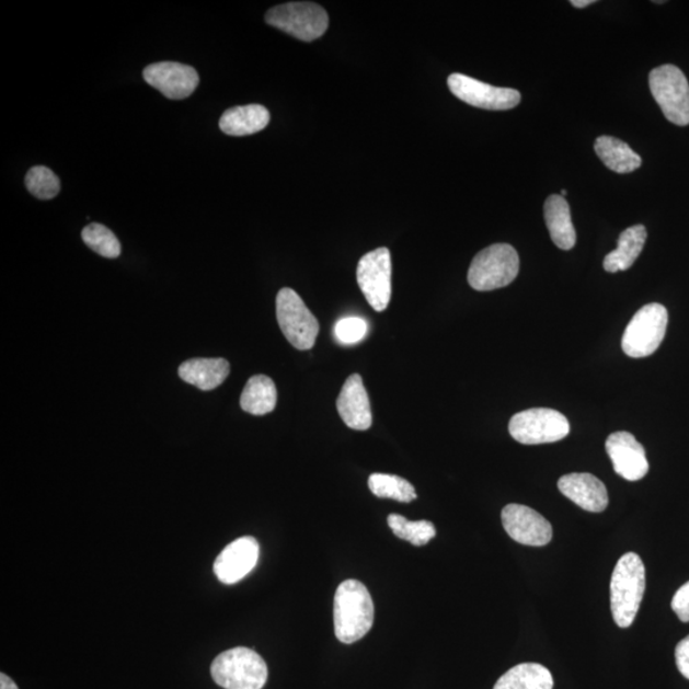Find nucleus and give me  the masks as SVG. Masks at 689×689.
<instances>
[{
	"label": "nucleus",
	"mask_w": 689,
	"mask_h": 689,
	"mask_svg": "<svg viewBox=\"0 0 689 689\" xmlns=\"http://www.w3.org/2000/svg\"><path fill=\"white\" fill-rule=\"evenodd\" d=\"M615 471L629 482H638L648 472L645 448L629 432H616L606 443Z\"/></svg>",
	"instance_id": "4468645a"
},
{
	"label": "nucleus",
	"mask_w": 689,
	"mask_h": 689,
	"mask_svg": "<svg viewBox=\"0 0 689 689\" xmlns=\"http://www.w3.org/2000/svg\"><path fill=\"white\" fill-rule=\"evenodd\" d=\"M82 240L90 250L103 255L105 259H118L122 246L118 238L115 237L111 229L102 226V223H90L82 230Z\"/></svg>",
	"instance_id": "bb28decb"
},
{
	"label": "nucleus",
	"mask_w": 689,
	"mask_h": 689,
	"mask_svg": "<svg viewBox=\"0 0 689 689\" xmlns=\"http://www.w3.org/2000/svg\"><path fill=\"white\" fill-rule=\"evenodd\" d=\"M177 374L184 382L203 391H211L226 381L230 374V364L222 358L191 359L182 364Z\"/></svg>",
	"instance_id": "a211bd4d"
},
{
	"label": "nucleus",
	"mask_w": 689,
	"mask_h": 689,
	"mask_svg": "<svg viewBox=\"0 0 689 689\" xmlns=\"http://www.w3.org/2000/svg\"><path fill=\"white\" fill-rule=\"evenodd\" d=\"M595 152L611 172L629 174L642 165V159L629 145L616 137L596 138Z\"/></svg>",
	"instance_id": "4be33fe9"
},
{
	"label": "nucleus",
	"mask_w": 689,
	"mask_h": 689,
	"mask_svg": "<svg viewBox=\"0 0 689 689\" xmlns=\"http://www.w3.org/2000/svg\"><path fill=\"white\" fill-rule=\"evenodd\" d=\"M269 26L301 42H313L329 28L326 10L312 2H291L271 8L265 18Z\"/></svg>",
	"instance_id": "39448f33"
},
{
	"label": "nucleus",
	"mask_w": 689,
	"mask_h": 689,
	"mask_svg": "<svg viewBox=\"0 0 689 689\" xmlns=\"http://www.w3.org/2000/svg\"><path fill=\"white\" fill-rule=\"evenodd\" d=\"M447 83L456 97L480 110L509 111L521 103V94L517 90L495 88L461 73L448 77Z\"/></svg>",
	"instance_id": "9b49d317"
},
{
	"label": "nucleus",
	"mask_w": 689,
	"mask_h": 689,
	"mask_svg": "<svg viewBox=\"0 0 689 689\" xmlns=\"http://www.w3.org/2000/svg\"><path fill=\"white\" fill-rule=\"evenodd\" d=\"M671 609L678 616L680 621L689 622V581L676 593L671 600Z\"/></svg>",
	"instance_id": "c756f323"
},
{
	"label": "nucleus",
	"mask_w": 689,
	"mask_h": 689,
	"mask_svg": "<svg viewBox=\"0 0 689 689\" xmlns=\"http://www.w3.org/2000/svg\"><path fill=\"white\" fill-rule=\"evenodd\" d=\"M546 222L549 234L556 246L570 251L576 244V230L571 219V210L566 198L553 195L544 205Z\"/></svg>",
	"instance_id": "aec40b11"
},
{
	"label": "nucleus",
	"mask_w": 689,
	"mask_h": 689,
	"mask_svg": "<svg viewBox=\"0 0 689 689\" xmlns=\"http://www.w3.org/2000/svg\"><path fill=\"white\" fill-rule=\"evenodd\" d=\"M356 280L376 312L386 311L392 296V261L387 248L364 255L356 268Z\"/></svg>",
	"instance_id": "9d476101"
},
{
	"label": "nucleus",
	"mask_w": 689,
	"mask_h": 689,
	"mask_svg": "<svg viewBox=\"0 0 689 689\" xmlns=\"http://www.w3.org/2000/svg\"><path fill=\"white\" fill-rule=\"evenodd\" d=\"M278 326L298 351H311L320 332V323L296 291L284 288L277 294Z\"/></svg>",
	"instance_id": "6e6552de"
},
{
	"label": "nucleus",
	"mask_w": 689,
	"mask_h": 689,
	"mask_svg": "<svg viewBox=\"0 0 689 689\" xmlns=\"http://www.w3.org/2000/svg\"><path fill=\"white\" fill-rule=\"evenodd\" d=\"M335 335L343 344L359 343L367 335V322L359 317H346L336 323Z\"/></svg>",
	"instance_id": "c85d7f7f"
},
{
	"label": "nucleus",
	"mask_w": 689,
	"mask_h": 689,
	"mask_svg": "<svg viewBox=\"0 0 689 689\" xmlns=\"http://www.w3.org/2000/svg\"><path fill=\"white\" fill-rule=\"evenodd\" d=\"M646 587L645 564L636 553H625L617 562L610 579V608L615 622L629 629L644 598Z\"/></svg>",
	"instance_id": "f03ea898"
},
{
	"label": "nucleus",
	"mask_w": 689,
	"mask_h": 689,
	"mask_svg": "<svg viewBox=\"0 0 689 689\" xmlns=\"http://www.w3.org/2000/svg\"><path fill=\"white\" fill-rule=\"evenodd\" d=\"M215 684L226 689H262L268 678L267 664L248 647L230 648L211 665Z\"/></svg>",
	"instance_id": "7ed1b4c3"
},
{
	"label": "nucleus",
	"mask_w": 689,
	"mask_h": 689,
	"mask_svg": "<svg viewBox=\"0 0 689 689\" xmlns=\"http://www.w3.org/2000/svg\"><path fill=\"white\" fill-rule=\"evenodd\" d=\"M369 490L378 498H390L402 503L416 499L415 487L398 475L371 474L368 480Z\"/></svg>",
	"instance_id": "393cba45"
},
{
	"label": "nucleus",
	"mask_w": 689,
	"mask_h": 689,
	"mask_svg": "<svg viewBox=\"0 0 689 689\" xmlns=\"http://www.w3.org/2000/svg\"><path fill=\"white\" fill-rule=\"evenodd\" d=\"M387 523L394 536L415 547L428 544L437 536L435 525L427 520L409 521L404 516L392 514L387 517Z\"/></svg>",
	"instance_id": "a878e982"
},
{
	"label": "nucleus",
	"mask_w": 689,
	"mask_h": 689,
	"mask_svg": "<svg viewBox=\"0 0 689 689\" xmlns=\"http://www.w3.org/2000/svg\"><path fill=\"white\" fill-rule=\"evenodd\" d=\"M502 524L508 536L524 546L544 547L553 538L551 523L528 506H506L502 510Z\"/></svg>",
	"instance_id": "f8f14e48"
},
{
	"label": "nucleus",
	"mask_w": 689,
	"mask_h": 689,
	"mask_svg": "<svg viewBox=\"0 0 689 689\" xmlns=\"http://www.w3.org/2000/svg\"><path fill=\"white\" fill-rule=\"evenodd\" d=\"M25 183L31 195L38 199H53L60 192L59 177L46 166L30 169Z\"/></svg>",
	"instance_id": "cd10ccee"
},
{
	"label": "nucleus",
	"mask_w": 689,
	"mask_h": 689,
	"mask_svg": "<svg viewBox=\"0 0 689 689\" xmlns=\"http://www.w3.org/2000/svg\"><path fill=\"white\" fill-rule=\"evenodd\" d=\"M566 196H567V191H566V190H563V191H562V197H566Z\"/></svg>",
	"instance_id": "72a5a7b5"
},
{
	"label": "nucleus",
	"mask_w": 689,
	"mask_h": 689,
	"mask_svg": "<svg viewBox=\"0 0 689 689\" xmlns=\"http://www.w3.org/2000/svg\"><path fill=\"white\" fill-rule=\"evenodd\" d=\"M508 430L518 444L532 446L559 443L569 436L571 425L556 410L538 407L514 415Z\"/></svg>",
	"instance_id": "0eeeda50"
},
{
	"label": "nucleus",
	"mask_w": 689,
	"mask_h": 689,
	"mask_svg": "<svg viewBox=\"0 0 689 689\" xmlns=\"http://www.w3.org/2000/svg\"><path fill=\"white\" fill-rule=\"evenodd\" d=\"M646 238L647 231L644 226H634L624 230L619 236L617 250L604 259V269L616 274L631 268L644 250Z\"/></svg>",
	"instance_id": "412c9836"
},
{
	"label": "nucleus",
	"mask_w": 689,
	"mask_h": 689,
	"mask_svg": "<svg viewBox=\"0 0 689 689\" xmlns=\"http://www.w3.org/2000/svg\"><path fill=\"white\" fill-rule=\"evenodd\" d=\"M552 673L543 665L524 663L505 673L493 689H553Z\"/></svg>",
	"instance_id": "b1692460"
},
{
	"label": "nucleus",
	"mask_w": 689,
	"mask_h": 689,
	"mask_svg": "<svg viewBox=\"0 0 689 689\" xmlns=\"http://www.w3.org/2000/svg\"><path fill=\"white\" fill-rule=\"evenodd\" d=\"M667 308L659 303L642 307L624 331L622 348L631 358H645L659 348L668 326Z\"/></svg>",
	"instance_id": "1a4fd4ad"
},
{
	"label": "nucleus",
	"mask_w": 689,
	"mask_h": 689,
	"mask_svg": "<svg viewBox=\"0 0 689 689\" xmlns=\"http://www.w3.org/2000/svg\"><path fill=\"white\" fill-rule=\"evenodd\" d=\"M143 79L170 100L190 97L198 87L199 76L195 68L175 61H160L145 68Z\"/></svg>",
	"instance_id": "ddd939ff"
},
{
	"label": "nucleus",
	"mask_w": 689,
	"mask_h": 689,
	"mask_svg": "<svg viewBox=\"0 0 689 689\" xmlns=\"http://www.w3.org/2000/svg\"><path fill=\"white\" fill-rule=\"evenodd\" d=\"M595 0H572L571 4L576 8H586L587 5L594 4Z\"/></svg>",
	"instance_id": "473e14b6"
},
{
	"label": "nucleus",
	"mask_w": 689,
	"mask_h": 689,
	"mask_svg": "<svg viewBox=\"0 0 689 689\" xmlns=\"http://www.w3.org/2000/svg\"><path fill=\"white\" fill-rule=\"evenodd\" d=\"M276 402L277 390L275 382L263 375L250 378V381L244 387L242 397H240V407L245 413L257 416L273 413Z\"/></svg>",
	"instance_id": "5701e85b"
},
{
	"label": "nucleus",
	"mask_w": 689,
	"mask_h": 689,
	"mask_svg": "<svg viewBox=\"0 0 689 689\" xmlns=\"http://www.w3.org/2000/svg\"><path fill=\"white\" fill-rule=\"evenodd\" d=\"M259 559V541L252 537L239 538L216 559L214 572L222 584H237L257 566Z\"/></svg>",
	"instance_id": "2eb2a0df"
},
{
	"label": "nucleus",
	"mask_w": 689,
	"mask_h": 689,
	"mask_svg": "<svg viewBox=\"0 0 689 689\" xmlns=\"http://www.w3.org/2000/svg\"><path fill=\"white\" fill-rule=\"evenodd\" d=\"M648 83L665 118L676 126H688L689 83L685 73L673 65L661 66L650 73Z\"/></svg>",
	"instance_id": "423d86ee"
},
{
	"label": "nucleus",
	"mask_w": 689,
	"mask_h": 689,
	"mask_svg": "<svg viewBox=\"0 0 689 689\" xmlns=\"http://www.w3.org/2000/svg\"><path fill=\"white\" fill-rule=\"evenodd\" d=\"M269 112L265 106L253 104L228 110L220 118L223 134L234 137L259 134L268 126Z\"/></svg>",
	"instance_id": "6ab92c4d"
},
{
	"label": "nucleus",
	"mask_w": 689,
	"mask_h": 689,
	"mask_svg": "<svg viewBox=\"0 0 689 689\" xmlns=\"http://www.w3.org/2000/svg\"><path fill=\"white\" fill-rule=\"evenodd\" d=\"M334 622L336 638L343 644H354L370 631L375 623V604L366 585L358 579H346L335 595Z\"/></svg>",
	"instance_id": "f257e3e1"
},
{
	"label": "nucleus",
	"mask_w": 689,
	"mask_h": 689,
	"mask_svg": "<svg viewBox=\"0 0 689 689\" xmlns=\"http://www.w3.org/2000/svg\"><path fill=\"white\" fill-rule=\"evenodd\" d=\"M676 663L680 675L689 679V636L680 641L677 645Z\"/></svg>",
	"instance_id": "7c9ffc66"
},
{
	"label": "nucleus",
	"mask_w": 689,
	"mask_h": 689,
	"mask_svg": "<svg viewBox=\"0 0 689 689\" xmlns=\"http://www.w3.org/2000/svg\"><path fill=\"white\" fill-rule=\"evenodd\" d=\"M337 412L348 428L367 430L370 428V401L366 387L359 375H352L346 379L342 392L336 401Z\"/></svg>",
	"instance_id": "f3484780"
},
{
	"label": "nucleus",
	"mask_w": 689,
	"mask_h": 689,
	"mask_svg": "<svg viewBox=\"0 0 689 689\" xmlns=\"http://www.w3.org/2000/svg\"><path fill=\"white\" fill-rule=\"evenodd\" d=\"M520 271V259L513 245L493 244L479 252L471 262L468 282L472 289L492 291L505 288Z\"/></svg>",
	"instance_id": "20e7f679"
},
{
	"label": "nucleus",
	"mask_w": 689,
	"mask_h": 689,
	"mask_svg": "<svg viewBox=\"0 0 689 689\" xmlns=\"http://www.w3.org/2000/svg\"><path fill=\"white\" fill-rule=\"evenodd\" d=\"M559 490L572 502L588 513L599 514L609 503L607 486L587 472H574L559 480Z\"/></svg>",
	"instance_id": "dca6fc26"
},
{
	"label": "nucleus",
	"mask_w": 689,
	"mask_h": 689,
	"mask_svg": "<svg viewBox=\"0 0 689 689\" xmlns=\"http://www.w3.org/2000/svg\"><path fill=\"white\" fill-rule=\"evenodd\" d=\"M0 689H19V687L10 677L2 673V675H0Z\"/></svg>",
	"instance_id": "2f4dec72"
}]
</instances>
